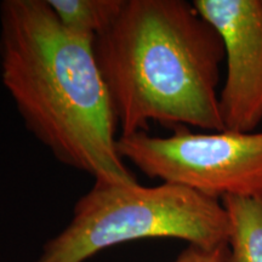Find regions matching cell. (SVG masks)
<instances>
[{"instance_id": "cell-3", "label": "cell", "mask_w": 262, "mask_h": 262, "mask_svg": "<svg viewBox=\"0 0 262 262\" xmlns=\"http://www.w3.org/2000/svg\"><path fill=\"white\" fill-rule=\"evenodd\" d=\"M228 215L217 199L172 183L95 181L75 203L70 224L49 239L34 262H85L141 239L175 238L216 248L228 244Z\"/></svg>"}, {"instance_id": "cell-5", "label": "cell", "mask_w": 262, "mask_h": 262, "mask_svg": "<svg viewBox=\"0 0 262 262\" xmlns=\"http://www.w3.org/2000/svg\"><path fill=\"white\" fill-rule=\"evenodd\" d=\"M193 5L224 40L219 103L225 130L255 133L262 123V0H194Z\"/></svg>"}, {"instance_id": "cell-1", "label": "cell", "mask_w": 262, "mask_h": 262, "mask_svg": "<svg viewBox=\"0 0 262 262\" xmlns=\"http://www.w3.org/2000/svg\"><path fill=\"white\" fill-rule=\"evenodd\" d=\"M0 75L27 130L63 165L133 185L94 40L62 26L47 0L0 4Z\"/></svg>"}, {"instance_id": "cell-4", "label": "cell", "mask_w": 262, "mask_h": 262, "mask_svg": "<svg viewBox=\"0 0 262 262\" xmlns=\"http://www.w3.org/2000/svg\"><path fill=\"white\" fill-rule=\"evenodd\" d=\"M124 159L150 179L185 186L206 196L262 198V131H192L170 136L136 133L118 137Z\"/></svg>"}, {"instance_id": "cell-8", "label": "cell", "mask_w": 262, "mask_h": 262, "mask_svg": "<svg viewBox=\"0 0 262 262\" xmlns=\"http://www.w3.org/2000/svg\"><path fill=\"white\" fill-rule=\"evenodd\" d=\"M228 244L216 248H203L188 244V247L171 262H226Z\"/></svg>"}, {"instance_id": "cell-2", "label": "cell", "mask_w": 262, "mask_h": 262, "mask_svg": "<svg viewBox=\"0 0 262 262\" xmlns=\"http://www.w3.org/2000/svg\"><path fill=\"white\" fill-rule=\"evenodd\" d=\"M94 51L120 136L147 133L149 123L225 130L219 103L224 40L193 3L124 0Z\"/></svg>"}, {"instance_id": "cell-6", "label": "cell", "mask_w": 262, "mask_h": 262, "mask_svg": "<svg viewBox=\"0 0 262 262\" xmlns=\"http://www.w3.org/2000/svg\"><path fill=\"white\" fill-rule=\"evenodd\" d=\"M229 221L226 262H262V198L221 199Z\"/></svg>"}, {"instance_id": "cell-7", "label": "cell", "mask_w": 262, "mask_h": 262, "mask_svg": "<svg viewBox=\"0 0 262 262\" xmlns=\"http://www.w3.org/2000/svg\"><path fill=\"white\" fill-rule=\"evenodd\" d=\"M58 22L78 37L95 40L113 24L124 0H47Z\"/></svg>"}]
</instances>
